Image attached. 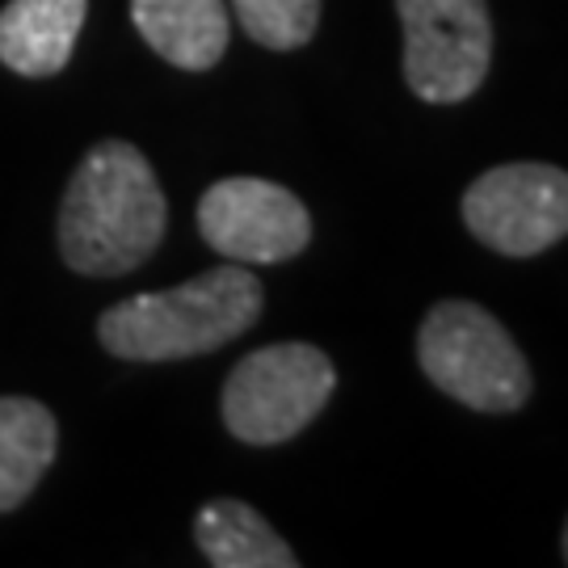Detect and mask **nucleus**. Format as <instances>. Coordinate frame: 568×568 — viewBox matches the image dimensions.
<instances>
[{
	"mask_svg": "<svg viewBox=\"0 0 568 568\" xmlns=\"http://www.w3.org/2000/svg\"><path fill=\"white\" fill-rule=\"evenodd\" d=\"M417 363L438 392L476 413H514L527 405L535 387L527 358L506 325L467 300L429 307L417 333Z\"/></svg>",
	"mask_w": 568,
	"mask_h": 568,
	"instance_id": "3",
	"label": "nucleus"
},
{
	"mask_svg": "<svg viewBox=\"0 0 568 568\" xmlns=\"http://www.w3.org/2000/svg\"><path fill=\"white\" fill-rule=\"evenodd\" d=\"M169 203L135 143L102 140L84 152L60 203V257L77 274L114 278L164 241Z\"/></svg>",
	"mask_w": 568,
	"mask_h": 568,
	"instance_id": "1",
	"label": "nucleus"
},
{
	"mask_svg": "<svg viewBox=\"0 0 568 568\" xmlns=\"http://www.w3.org/2000/svg\"><path fill=\"white\" fill-rule=\"evenodd\" d=\"M194 539L215 568H295L300 556L286 548V539L265 523L253 506L236 497H220L199 509Z\"/></svg>",
	"mask_w": 568,
	"mask_h": 568,
	"instance_id": "11",
	"label": "nucleus"
},
{
	"mask_svg": "<svg viewBox=\"0 0 568 568\" xmlns=\"http://www.w3.org/2000/svg\"><path fill=\"white\" fill-rule=\"evenodd\" d=\"M464 224L501 257H535L568 236V173L544 161L497 164L467 185Z\"/></svg>",
	"mask_w": 568,
	"mask_h": 568,
	"instance_id": "6",
	"label": "nucleus"
},
{
	"mask_svg": "<svg viewBox=\"0 0 568 568\" xmlns=\"http://www.w3.org/2000/svg\"><path fill=\"white\" fill-rule=\"evenodd\" d=\"M262 304V283L241 262L215 265L173 291L131 295L105 307L98 342L122 363H178L236 342L257 325Z\"/></svg>",
	"mask_w": 568,
	"mask_h": 568,
	"instance_id": "2",
	"label": "nucleus"
},
{
	"mask_svg": "<svg viewBox=\"0 0 568 568\" xmlns=\"http://www.w3.org/2000/svg\"><path fill=\"white\" fill-rule=\"evenodd\" d=\"M60 450L55 413L30 396H0V514L18 509Z\"/></svg>",
	"mask_w": 568,
	"mask_h": 568,
	"instance_id": "10",
	"label": "nucleus"
},
{
	"mask_svg": "<svg viewBox=\"0 0 568 568\" xmlns=\"http://www.w3.org/2000/svg\"><path fill=\"white\" fill-rule=\"evenodd\" d=\"M405 81L429 105L467 102L488 77L493 21L485 0H396Z\"/></svg>",
	"mask_w": 568,
	"mask_h": 568,
	"instance_id": "5",
	"label": "nucleus"
},
{
	"mask_svg": "<svg viewBox=\"0 0 568 568\" xmlns=\"http://www.w3.org/2000/svg\"><path fill=\"white\" fill-rule=\"evenodd\" d=\"M131 21L143 42L182 72H211L232 39L224 0H131Z\"/></svg>",
	"mask_w": 568,
	"mask_h": 568,
	"instance_id": "9",
	"label": "nucleus"
},
{
	"mask_svg": "<svg viewBox=\"0 0 568 568\" xmlns=\"http://www.w3.org/2000/svg\"><path fill=\"white\" fill-rule=\"evenodd\" d=\"M565 565H568V523H565Z\"/></svg>",
	"mask_w": 568,
	"mask_h": 568,
	"instance_id": "13",
	"label": "nucleus"
},
{
	"mask_svg": "<svg viewBox=\"0 0 568 568\" xmlns=\"http://www.w3.org/2000/svg\"><path fill=\"white\" fill-rule=\"evenodd\" d=\"M84 13L89 0H9L0 9V63L30 81L63 72Z\"/></svg>",
	"mask_w": 568,
	"mask_h": 568,
	"instance_id": "8",
	"label": "nucleus"
},
{
	"mask_svg": "<svg viewBox=\"0 0 568 568\" xmlns=\"http://www.w3.org/2000/svg\"><path fill=\"white\" fill-rule=\"evenodd\" d=\"M337 387L325 349L278 342L253 349L224 384V426L248 447H278L304 434Z\"/></svg>",
	"mask_w": 568,
	"mask_h": 568,
	"instance_id": "4",
	"label": "nucleus"
},
{
	"mask_svg": "<svg viewBox=\"0 0 568 568\" xmlns=\"http://www.w3.org/2000/svg\"><path fill=\"white\" fill-rule=\"evenodd\" d=\"M199 232L227 262L278 265L307 248L312 215L286 185L265 178H224L199 203Z\"/></svg>",
	"mask_w": 568,
	"mask_h": 568,
	"instance_id": "7",
	"label": "nucleus"
},
{
	"mask_svg": "<svg viewBox=\"0 0 568 568\" xmlns=\"http://www.w3.org/2000/svg\"><path fill=\"white\" fill-rule=\"evenodd\" d=\"M244 34L270 51H295L321 26V0H232Z\"/></svg>",
	"mask_w": 568,
	"mask_h": 568,
	"instance_id": "12",
	"label": "nucleus"
}]
</instances>
